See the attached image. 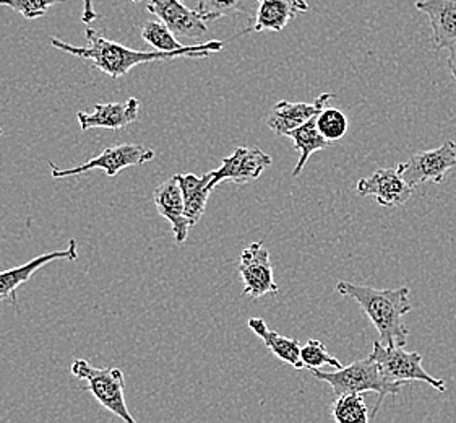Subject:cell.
<instances>
[{
    "mask_svg": "<svg viewBox=\"0 0 456 423\" xmlns=\"http://www.w3.org/2000/svg\"><path fill=\"white\" fill-rule=\"evenodd\" d=\"M98 19V12L93 7V0H83L82 21L85 25H92Z\"/></svg>",
    "mask_w": 456,
    "mask_h": 423,
    "instance_id": "obj_27",
    "label": "cell"
},
{
    "mask_svg": "<svg viewBox=\"0 0 456 423\" xmlns=\"http://www.w3.org/2000/svg\"><path fill=\"white\" fill-rule=\"evenodd\" d=\"M140 33L146 43L150 46L155 47L156 51L171 53V51H179L183 47V45L177 41L173 31L166 27L163 21H148L142 27Z\"/></svg>",
    "mask_w": 456,
    "mask_h": 423,
    "instance_id": "obj_23",
    "label": "cell"
},
{
    "mask_svg": "<svg viewBox=\"0 0 456 423\" xmlns=\"http://www.w3.org/2000/svg\"><path fill=\"white\" fill-rule=\"evenodd\" d=\"M317 128H319L320 134L329 142H337L346 136L349 122H347V116L343 111L325 106L317 114Z\"/></svg>",
    "mask_w": 456,
    "mask_h": 423,
    "instance_id": "obj_22",
    "label": "cell"
},
{
    "mask_svg": "<svg viewBox=\"0 0 456 423\" xmlns=\"http://www.w3.org/2000/svg\"><path fill=\"white\" fill-rule=\"evenodd\" d=\"M239 276L244 282V294L250 298H260L265 294L280 292L273 276V266L270 253L262 241L248 245L239 256Z\"/></svg>",
    "mask_w": 456,
    "mask_h": 423,
    "instance_id": "obj_8",
    "label": "cell"
},
{
    "mask_svg": "<svg viewBox=\"0 0 456 423\" xmlns=\"http://www.w3.org/2000/svg\"><path fill=\"white\" fill-rule=\"evenodd\" d=\"M402 165L403 178L416 189L424 183H444L447 173L456 165V144L447 140L442 147L418 152Z\"/></svg>",
    "mask_w": 456,
    "mask_h": 423,
    "instance_id": "obj_7",
    "label": "cell"
},
{
    "mask_svg": "<svg viewBox=\"0 0 456 423\" xmlns=\"http://www.w3.org/2000/svg\"><path fill=\"white\" fill-rule=\"evenodd\" d=\"M416 9L430 20L436 49H448L456 43V0H419Z\"/></svg>",
    "mask_w": 456,
    "mask_h": 423,
    "instance_id": "obj_17",
    "label": "cell"
},
{
    "mask_svg": "<svg viewBox=\"0 0 456 423\" xmlns=\"http://www.w3.org/2000/svg\"><path fill=\"white\" fill-rule=\"evenodd\" d=\"M195 10L205 21H213L246 12L242 9V0H199Z\"/></svg>",
    "mask_w": 456,
    "mask_h": 423,
    "instance_id": "obj_25",
    "label": "cell"
},
{
    "mask_svg": "<svg viewBox=\"0 0 456 423\" xmlns=\"http://www.w3.org/2000/svg\"><path fill=\"white\" fill-rule=\"evenodd\" d=\"M179 185L183 189V209H185V217L189 223L195 227L200 221L208 197L211 191L215 189L211 181H213V171L205 173V175H193V173H185V175H177Z\"/></svg>",
    "mask_w": 456,
    "mask_h": 423,
    "instance_id": "obj_18",
    "label": "cell"
},
{
    "mask_svg": "<svg viewBox=\"0 0 456 423\" xmlns=\"http://www.w3.org/2000/svg\"><path fill=\"white\" fill-rule=\"evenodd\" d=\"M86 46H73L65 43L59 37H51V46L67 53V54L77 55L83 61L94 65L100 69L102 74L110 75L112 79H120L127 75L134 67L148 62H159V61H171L179 57H208L213 53H219L224 43L223 41H208L195 46H183L179 51H135L130 47L124 46L116 41H110L102 37L98 29L88 27L85 29Z\"/></svg>",
    "mask_w": 456,
    "mask_h": 423,
    "instance_id": "obj_1",
    "label": "cell"
},
{
    "mask_svg": "<svg viewBox=\"0 0 456 423\" xmlns=\"http://www.w3.org/2000/svg\"><path fill=\"white\" fill-rule=\"evenodd\" d=\"M132 2H142V0H132ZM181 2H185V0H181Z\"/></svg>",
    "mask_w": 456,
    "mask_h": 423,
    "instance_id": "obj_29",
    "label": "cell"
},
{
    "mask_svg": "<svg viewBox=\"0 0 456 423\" xmlns=\"http://www.w3.org/2000/svg\"><path fill=\"white\" fill-rule=\"evenodd\" d=\"M331 98H335L333 93H323L314 103H291L281 100L268 112L266 126L273 130L278 137H288L291 130L297 129L304 122L319 114Z\"/></svg>",
    "mask_w": 456,
    "mask_h": 423,
    "instance_id": "obj_13",
    "label": "cell"
},
{
    "mask_svg": "<svg viewBox=\"0 0 456 423\" xmlns=\"http://www.w3.org/2000/svg\"><path fill=\"white\" fill-rule=\"evenodd\" d=\"M258 9L254 21L246 28V33L274 31L280 33L299 13H305L309 5L305 0H256Z\"/></svg>",
    "mask_w": 456,
    "mask_h": 423,
    "instance_id": "obj_16",
    "label": "cell"
},
{
    "mask_svg": "<svg viewBox=\"0 0 456 423\" xmlns=\"http://www.w3.org/2000/svg\"><path fill=\"white\" fill-rule=\"evenodd\" d=\"M140 111L137 98H128L124 103H101L93 108L92 112L80 111L77 120L80 129H124L135 122Z\"/></svg>",
    "mask_w": 456,
    "mask_h": 423,
    "instance_id": "obj_14",
    "label": "cell"
},
{
    "mask_svg": "<svg viewBox=\"0 0 456 423\" xmlns=\"http://www.w3.org/2000/svg\"><path fill=\"white\" fill-rule=\"evenodd\" d=\"M448 67H450V72L453 75V80L456 83V43L453 46L448 47Z\"/></svg>",
    "mask_w": 456,
    "mask_h": 423,
    "instance_id": "obj_28",
    "label": "cell"
},
{
    "mask_svg": "<svg viewBox=\"0 0 456 423\" xmlns=\"http://www.w3.org/2000/svg\"><path fill=\"white\" fill-rule=\"evenodd\" d=\"M247 324L252 332L264 341L265 347L273 352L276 359L291 365L294 369H304L301 360V342L284 337L281 334L268 329L266 322L262 318H250Z\"/></svg>",
    "mask_w": 456,
    "mask_h": 423,
    "instance_id": "obj_19",
    "label": "cell"
},
{
    "mask_svg": "<svg viewBox=\"0 0 456 423\" xmlns=\"http://www.w3.org/2000/svg\"><path fill=\"white\" fill-rule=\"evenodd\" d=\"M153 201H155L159 215L171 223L175 243H179V245L185 243L192 225L185 217L183 189L179 185L177 175L171 176L169 179H166L165 183H161L156 187L155 193H153Z\"/></svg>",
    "mask_w": 456,
    "mask_h": 423,
    "instance_id": "obj_15",
    "label": "cell"
},
{
    "mask_svg": "<svg viewBox=\"0 0 456 423\" xmlns=\"http://www.w3.org/2000/svg\"><path fill=\"white\" fill-rule=\"evenodd\" d=\"M153 158H155V152L151 148L140 144H120V145L104 148L98 157L69 170H61L51 163V175L55 179H59V178H69V176H80L92 170H101L110 178H114L119 175L122 170L130 166L145 165Z\"/></svg>",
    "mask_w": 456,
    "mask_h": 423,
    "instance_id": "obj_6",
    "label": "cell"
},
{
    "mask_svg": "<svg viewBox=\"0 0 456 423\" xmlns=\"http://www.w3.org/2000/svg\"><path fill=\"white\" fill-rule=\"evenodd\" d=\"M331 417L338 423H367L370 420L369 409L361 393L338 396L331 407Z\"/></svg>",
    "mask_w": 456,
    "mask_h": 423,
    "instance_id": "obj_21",
    "label": "cell"
},
{
    "mask_svg": "<svg viewBox=\"0 0 456 423\" xmlns=\"http://www.w3.org/2000/svg\"><path fill=\"white\" fill-rule=\"evenodd\" d=\"M335 288L341 296L354 300L364 310L367 318L372 321L379 332L382 344H396L402 347L406 344L410 329L403 318L412 310L408 286L379 290L374 286L339 280Z\"/></svg>",
    "mask_w": 456,
    "mask_h": 423,
    "instance_id": "obj_2",
    "label": "cell"
},
{
    "mask_svg": "<svg viewBox=\"0 0 456 423\" xmlns=\"http://www.w3.org/2000/svg\"><path fill=\"white\" fill-rule=\"evenodd\" d=\"M75 377L86 383V389L110 414L119 417L126 423H135L126 404V377L119 369H98L86 360L77 359L70 367Z\"/></svg>",
    "mask_w": 456,
    "mask_h": 423,
    "instance_id": "obj_4",
    "label": "cell"
},
{
    "mask_svg": "<svg viewBox=\"0 0 456 423\" xmlns=\"http://www.w3.org/2000/svg\"><path fill=\"white\" fill-rule=\"evenodd\" d=\"M288 137L291 138L294 148L299 152V160L296 163V168L292 170V176L297 178L301 175L302 170L305 163L309 162V158L317 153L320 150H325L331 145L327 138L320 134L319 128H317V114L304 122L297 129L291 130L288 134Z\"/></svg>",
    "mask_w": 456,
    "mask_h": 423,
    "instance_id": "obj_20",
    "label": "cell"
},
{
    "mask_svg": "<svg viewBox=\"0 0 456 423\" xmlns=\"http://www.w3.org/2000/svg\"><path fill=\"white\" fill-rule=\"evenodd\" d=\"M369 359L374 360L380 369V373L390 383L403 386L411 381H420L440 393L447 391V385L444 379L434 377L429 371L424 369L422 357L418 352H406L402 345H385L380 341H375L374 349Z\"/></svg>",
    "mask_w": 456,
    "mask_h": 423,
    "instance_id": "obj_5",
    "label": "cell"
},
{
    "mask_svg": "<svg viewBox=\"0 0 456 423\" xmlns=\"http://www.w3.org/2000/svg\"><path fill=\"white\" fill-rule=\"evenodd\" d=\"M356 191L359 195H374L375 201L382 207H400L412 194L411 187L403 178L402 165L396 168H382L374 175L361 178L357 181Z\"/></svg>",
    "mask_w": 456,
    "mask_h": 423,
    "instance_id": "obj_10",
    "label": "cell"
},
{
    "mask_svg": "<svg viewBox=\"0 0 456 423\" xmlns=\"http://www.w3.org/2000/svg\"><path fill=\"white\" fill-rule=\"evenodd\" d=\"M301 360L304 369H322L325 365H330L333 369H341L339 360L331 355L325 345L317 339H309L305 345H301Z\"/></svg>",
    "mask_w": 456,
    "mask_h": 423,
    "instance_id": "obj_24",
    "label": "cell"
},
{
    "mask_svg": "<svg viewBox=\"0 0 456 423\" xmlns=\"http://www.w3.org/2000/svg\"><path fill=\"white\" fill-rule=\"evenodd\" d=\"M309 371L320 381L330 385L337 397L351 394V393H361V394L375 393L377 402L370 419L377 417L385 397L400 394L403 387L402 385H395L388 379H385L379 365L369 357L364 360H356L347 367L337 369V371H320V369H309Z\"/></svg>",
    "mask_w": 456,
    "mask_h": 423,
    "instance_id": "obj_3",
    "label": "cell"
},
{
    "mask_svg": "<svg viewBox=\"0 0 456 423\" xmlns=\"http://www.w3.org/2000/svg\"><path fill=\"white\" fill-rule=\"evenodd\" d=\"M61 2L64 0H0V5L19 12L27 20H37L45 17L47 10Z\"/></svg>",
    "mask_w": 456,
    "mask_h": 423,
    "instance_id": "obj_26",
    "label": "cell"
},
{
    "mask_svg": "<svg viewBox=\"0 0 456 423\" xmlns=\"http://www.w3.org/2000/svg\"><path fill=\"white\" fill-rule=\"evenodd\" d=\"M146 10L169 28L175 37L201 39L208 28L197 10H191L181 0H146Z\"/></svg>",
    "mask_w": 456,
    "mask_h": 423,
    "instance_id": "obj_11",
    "label": "cell"
},
{
    "mask_svg": "<svg viewBox=\"0 0 456 423\" xmlns=\"http://www.w3.org/2000/svg\"><path fill=\"white\" fill-rule=\"evenodd\" d=\"M273 163L272 157L258 147H238L232 155L223 158L218 170H213L211 185L216 187L223 181L244 186L258 179L266 168Z\"/></svg>",
    "mask_w": 456,
    "mask_h": 423,
    "instance_id": "obj_9",
    "label": "cell"
},
{
    "mask_svg": "<svg viewBox=\"0 0 456 423\" xmlns=\"http://www.w3.org/2000/svg\"><path fill=\"white\" fill-rule=\"evenodd\" d=\"M57 259L77 261L78 259L77 241L70 239L67 248L37 256V258L28 261L27 264H23V266L12 267L9 270H0V302L17 304V292H19L20 286L27 284L28 280L35 276L39 269H43L49 262L57 261Z\"/></svg>",
    "mask_w": 456,
    "mask_h": 423,
    "instance_id": "obj_12",
    "label": "cell"
}]
</instances>
